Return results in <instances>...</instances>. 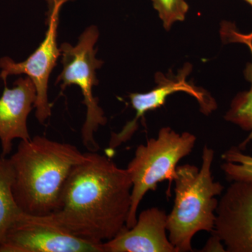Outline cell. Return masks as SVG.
I'll return each instance as SVG.
<instances>
[{"mask_svg": "<svg viewBox=\"0 0 252 252\" xmlns=\"http://www.w3.org/2000/svg\"><path fill=\"white\" fill-rule=\"evenodd\" d=\"M244 1H246L247 3H248L252 7V0H244Z\"/></svg>", "mask_w": 252, "mask_h": 252, "instance_id": "17", "label": "cell"}, {"mask_svg": "<svg viewBox=\"0 0 252 252\" xmlns=\"http://www.w3.org/2000/svg\"><path fill=\"white\" fill-rule=\"evenodd\" d=\"M211 234L227 252H252V182H232L219 200Z\"/></svg>", "mask_w": 252, "mask_h": 252, "instance_id": "9", "label": "cell"}, {"mask_svg": "<svg viewBox=\"0 0 252 252\" xmlns=\"http://www.w3.org/2000/svg\"><path fill=\"white\" fill-rule=\"evenodd\" d=\"M215 151L204 146L201 167L190 164L177 165L175 198L167 215V230L177 252H193L192 240L200 231L212 233L219 200L224 187L214 180L212 165Z\"/></svg>", "mask_w": 252, "mask_h": 252, "instance_id": "3", "label": "cell"}, {"mask_svg": "<svg viewBox=\"0 0 252 252\" xmlns=\"http://www.w3.org/2000/svg\"><path fill=\"white\" fill-rule=\"evenodd\" d=\"M196 140L190 132L180 134L171 127H163L157 138L137 147L126 168L132 184L126 228H132L137 222L139 205L147 192L155 190L163 181L171 184L175 180L178 162L191 153Z\"/></svg>", "mask_w": 252, "mask_h": 252, "instance_id": "4", "label": "cell"}, {"mask_svg": "<svg viewBox=\"0 0 252 252\" xmlns=\"http://www.w3.org/2000/svg\"><path fill=\"white\" fill-rule=\"evenodd\" d=\"M98 37L97 27L91 26L79 36L77 45L63 43L60 47L63 69L56 81V84L61 83L63 91L71 85L80 88L84 96L83 103L87 109L86 121L81 129V138L83 144L91 152L99 150L94 133L99 126H104L107 122L103 110L98 105V98L93 94V88L99 83L96 70L103 64L95 57L97 50L94 46Z\"/></svg>", "mask_w": 252, "mask_h": 252, "instance_id": "5", "label": "cell"}, {"mask_svg": "<svg viewBox=\"0 0 252 252\" xmlns=\"http://www.w3.org/2000/svg\"><path fill=\"white\" fill-rule=\"evenodd\" d=\"M0 252H102L100 245L74 236L52 214L22 213L1 243Z\"/></svg>", "mask_w": 252, "mask_h": 252, "instance_id": "7", "label": "cell"}, {"mask_svg": "<svg viewBox=\"0 0 252 252\" xmlns=\"http://www.w3.org/2000/svg\"><path fill=\"white\" fill-rule=\"evenodd\" d=\"M86 158L87 154L75 146L44 136L21 140L9 160L14 170L13 193L21 211L34 215L56 211L71 170Z\"/></svg>", "mask_w": 252, "mask_h": 252, "instance_id": "2", "label": "cell"}, {"mask_svg": "<svg viewBox=\"0 0 252 252\" xmlns=\"http://www.w3.org/2000/svg\"><path fill=\"white\" fill-rule=\"evenodd\" d=\"M86 154L71 170L52 215L71 234L100 245L126 228L132 184L126 169L108 157Z\"/></svg>", "mask_w": 252, "mask_h": 252, "instance_id": "1", "label": "cell"}, {"mask_svg": "<svg viewBox=\"0 0 252 252\" xmlns=\"http://www.w3.org/2000/svg\"><path fill=\"white\" fill-rule=\"evenodd\" d=\"M222 171L230 182H252V156L232 147L222 154Z\"/></svg>", "mask_w": 252, "mask_h": 252, "instance_id": "14", "label": "cell"}, {"mask_svg": "<svg viewBox=\"0 0 252 252\" xmlns=\"http://www.w3.org/2000/svg\"><path fill=\"white\" fill-rule=\"evenodd\" d=\"M152 2L167 31L174 23L183 21L188 12L189 5L186 0H152Z\"/></svg>", "mask_w": 252, "mask_h": 252, "instance_id": "15", "label": "cell"}, {"mask_svg": "<svg viewBox=\"0 0 252 252\" xmlns=\"http://www.w3.org/2000/svg\"><path fill=\"white\" fill-rule=\"evenodd\" d=\"M14 170L9 158L0 155V244L22 211L13 193Z\"/></svg>", "mask_w": 252, "mask_h": 252, "instance_id": "13", "label": "cell"}, {"mask_svg": "<svg viewBox=\"0 0 252 252\" xmlns=\"http://www.w3.org/2000/svg\"><path fill=\"white\" fill-rule=\"evenodd\" d=\"M48 5L45 38L40 45L25 61L16 63L11 58L0 59V79L6 84L10 76L26 74L36 87L34 108L38 122L44 124L51 115V105L48 98V86L51 72L57 64L61 51L57 44L60 11L63 5L73 0H46Z\"/></svg>", "mask_w": 252, "mask_h": 252, "instance_id": "6", "label": "cell"}, {"mask_svg": "<svg viewBox=\"0 0 252 252\" xmlns=\"http://www.w3.org/2000/svg\"><path fill=\"white\" fill-rule=\"evenodd\" d=\"M167 220L166 212L158 207L144 210L134 226L101 244L102 252H177L168 238Z\"/></svg>", "mask_w": 252, "mask_h": 252, "instance_id": "10", "label": "cell"}, {"mask_svg": "<svg viewBox=\"0 0 252 252\" xmlns=\"http://www.w3.org/2000/svg\"><path fill=\"white\" fill-rule=\"evenodd\" d=\"M202 252H225L224 245L220 241V239L216 235L212 234L211 238L207 240L206 245H205Z\"/></svg>", "mask_w": 252, "mask_h": 252, "instance_id": "16", "label": "cell"}, {"mask_svg": "<svg viewBox=\"0 0 252 252\" xmlns=\"http://www.w3.org/2000/svg\"><path fill=\"white\" fill-rule=\"evenodd\" d=\"M232 32L231 40L240 41L248 45L252 54V61L247 64L245 70V77L251 84L250 89L238 93L235 96L224 116L226 122L235 124L242 130L249 132L248 137L238 146L239 149L244 151L252 142V33L246 35L234 31H232Z\"/></svg>", "mask_w": 252, "mask_h": 252, "instance_id": "12", "label": "cell"}, {"mask_svg": "<svg viewBox=\"0 0 252 252\" xmlns=\"http://www.w3.org/2000/svg\"><path fill=\"white\" fill-rule=\"evenodd\" d=\"M192 66L186 63L176 75L157 73L155 81L157 86L152 91L144 94L133 93L129 94L131 105L135 111V117L124 126L119 132H112L109 140V149L114 150L122 144L130 140L138 128V121L146 113L160 108L168 96L177 92L188 94L196 99L200 111L205 115L211 114L217 108L215 99L207 91L187 81L189 74L191 72Z\"/></svg>", "mask_w": 252, "mask_h": 252, "instance_id": "8", "label": "cell"}, {"mask_svg": "<svg viewBox=\"0 0 252 252\" xmlns=\"http://www.w3.org/2000/svg\"><path fill=\"white\" fill-rule=\"evenodd\" d=\"M36 98V87L31 78L20 77L9 89L4 84L0 97V143L3 157L13 149L16 139L31 138L28 128V118L34 108Z\"/></svg>", "mask_w": 252, "mask_h": 252, "instance_id": "11", "label": "cell"}]
</instances>
